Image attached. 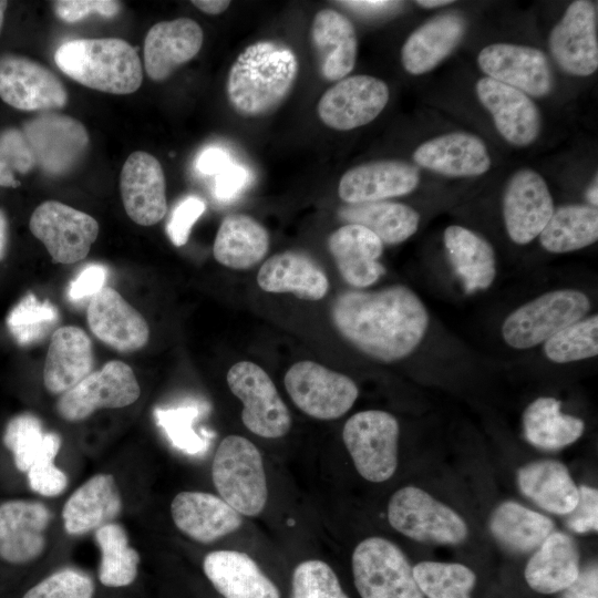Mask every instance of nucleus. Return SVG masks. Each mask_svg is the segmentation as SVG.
I'll use <instances>...</instances> for the list:
<instances>
[{
    "mask_svg": "<svg viewBox=\"0 0 598 598\" xmlns=\"http://www.w3.org/2000/svg\"><path fill=\"white\" fill-rule=\"evenodd\" d=\"M331 319L355 349L385 363L410 355L429 327L424 303L402 285L378 291L342 292L332 303Z\"/></svg>",
    "mask_w": 598,
    "mask_h": 598,
    "instance_id": "f257e3e1",
    "label": "nucleus"
},
{
    "mask_svg": "<svg viewBox=\"0 0 598 598\" xmlns=\"http://www.w3.org/2000/svg\"><path fill=\"white\" fill-rule=\"evenodd\" d=\"M299 64L292 49L275 40L245 48L233 63L226 84L229 103L244 116L275 111L289 95Z\"/></svg>",
    "mask_w": 598,
    "mask_h": 598,
    "instance_id": "f03ea898",
    "label": "nucleus"
},
{
    "mask_svg": "<svg viewBox=\"0 0 598 598\" xmlns=\"http://www.w3.org/2000/svg\"><path fill=\"white\" fill-rule=\"evenodd\" d=\"M58 68L84 86L112 94L135 92L143 81L136 50L123 39H76L54 54Z\"/></svg>",
    "mask_w": 598,
    "mask_h": 598,
    "instance_id": "7ed1b4c3",
    "label": "nucleus"
},
{
    "mask_svg": "<svg viewBox=\"0 0 598 598\" xmlns=\"http://www.w3.org/2000/svg\"><path fill=\"white\" fill-rule=\"evenodd\" d=\"M213 483L220 497L239 514H260L268 499L262 457L252 442L240 435L221 440L212 464Z\"/></svg>",
    "mask_w": 598,
    "mask_h": 598,
    "instance_id": "20e7f679",
    "label": "nucleus"
},
{
    "mask_svg": "<svg viewBox=\"0 0 598 598\" xmlns=\"http://www.w3.org/2000/svg\"><path fill=\"white\" fill-rule=\"evenodd\" d=\"M589 309L588 297L579 290L548 291L508 315L502 324V336L512 348L529 349L585 318Z\"/></svg>",
    "mask_w": 598,
    "mask_h": 598,
    "instance_id": "39448f33",
    "label": "nucleus"
},
{
    "mask_svg": "<svg viewBox=\"0 0 598 598\" xmlns=\"http://www.w3.org/2000/svg\"><path fill=\"white\" fill-rule=\"evenodd\" d=\"M388 520L396 532L421 543L458 545L468 535L465 520L454 509L415 486L392 495Z\"/></svg>",
    "mask_w": 598,
    "mask_h": 598,
    "instance_id": "423d86ee",
    "label": "nucleus"
},
{
    "mask_svg": "<svg viewBox=\"0 0 598 598\" xmlns=\"http://www.w3.org/2000/svg\"><path fill=\"white\" fill-rule=\"evenodd\" d=\"M352 573L361 598H424L404 553L383 537H369L357 545Z\"/></svg>",
    "mask_w": 598,
    "mask_h": 598,
    "instance_id": "0eeeda50",
    "label": "nucleus"
},
{
    "mask_svg": "<svg viewBox=\"0 0 598 598\" xmlns=\"http://www.w3.org/2000/svg\"><path fill=\"white\" fill-rule=\"evenodd\" d=\"M399 433L396 419L385 411H361L347 420L343 443L364 480L381 483L392 477L398 467Z\"/></svg>",
    "mask_w": 598,
    "mask_h": 598,
    "instance_id": "6e6552de",
    "label": "nucleus"
},
{
    "mask_svg": "<svg viewBox=\"0 0 598 598\" xmlns=\"http://www.w3.org/2000/svg\"><path fill=\"white\" fill-rule=\"evenodd\" d=\"M227 383L243 403L241 420L250 432L265 439H279L289 432V410L261 367L239 361L228 370Z\"/></svg>",
    "mask_w": 598,
    "mask_h": 598,
    "instance_id": "1a4fd4ad",
    "label": "nucleus"
},
{
    "mask_svg": "<svg viewBox=\"0 0 598 598\" xmlns=\"http://www.w3.org/2000/svg\"><path fill=\"white\" fill-rule=\"evenodd\" d=\"M283 383L295 405L318 420L342 416L359 395L357 384L348 375L309 360L292 364Z\"/></svg>",
    "mask_w": 598,
    "mask_h": 598,
    "instance_id": "9d476101",
    "label": "nucleus"
},
{
    "mask_svg": "<svg viewBox=\"0 0 598 598\" xmlns=\"http://www.w3.org/2000/svg\"><path fill=\"white\" fill-rule=\"evenodd\" d=\"M140 394L141 389L132 368L122 361L113 360L63 393L56 403V410L62 419L76 422L100 409L131 405Z\"/></svg>",
    "mask_w": 598,
    "mask_h": 598,
    "instance_id": "9b49d317",
    "label": "nucleus"
},
{
    "mask_svg": "<svg viewBox=\"0 0 598 598\" xmlns=\"http://www.w3.org/2000/svg\"><path fill=\"white\" fill-rule=\"evenodd\" d=\"M29 227L60 264L84 259L99 235L95 218L56 200L39 205L30 217Z\"/></svg>",
    "mask_w": 598,
    "mask_h": 598,
    "instance_id": "f8f14e48",
    "label": "nucleus"
},
{
    "mask_svg": "<svg viewBox=\"0 0 598 598\" xmlns=\"http://www.w3.org/2000/svg\"><path fill=\"white\" fill-rule=\"evenodd\" d=\"M389 96L385 82L358 74L329 87L320 97L317 111L327 126L350 131L372 122L388 104Z\"/></svg>",
    "mask_w": 598,
    "mask_h": 598,
    "instance_id": "ddd939ff",
    "label": "nucleus"
},
{
    "mask_svg": "<svg viewBox=\"0 0 598 598\" xmlns=\"http://www.w3.org/2000/svg\"><path fill=\"white\" fill-rule=\"evenodd\" d=\"M481 70L497 82L536 97L548 95L554 74L546 54L537 48L494 43L478 53Z\"/></svg>",
    "mask_w": 598,
    "mask_h": 598,
    "instance_id": "4468645a",
    "label": "nucleus"
},
{
    "mask_svg": "<svg viewBox=\"0 0 598 598\" xmlns=\"http://www.w3.org/2000/svg\"><path fill=\"white\" fill-rule=\"evenodd\" d=\"M0 97L22 111L61 109L68 101L65 87L52 71L14 54L0 58Z\"/></svg>",
    "mask_w": 598,
    "mask_h": 598,
    "instance_id": "2eb2a0df",
    "label": "nucleus"
},
{
    "mask_svg": "<svg viewBox=\"0 0 598 598\" xmlns=\"http://www.w3.org/2000/svg\"><path fill=\"white\" fill-rule=\"evenodd\" d=\"M545 179L533 169H520L508 179L503 194V217L509 238L526 245L535 239L554 213Z\"/></svg>",
    "mask_w": 598,
    "mask_h": 598,
    "instance_id": "dca6fc26",
    "label": "nucleus"
},
{
    "mask_svg": "<svg viewBox=\"0 0 598 598\" xmlns=\"http://www.w3.org/2000/svg\"><path fill=\"white\" fill-rule=\"evenodd\" d=\"M548 44L565 72L577 76L592 74L598 68L596 6L587 0L571 2L553 28Z\"/></svg>",
    "mask_w": 598,
    "mask_h": 598,
    "instance_id": "f3484780",
    "label": "nucleus"
},
{
    "mask_svg": "<svg viewBox=\"0 0 598 598\" xmlns=\"http://www.w3.org/2000/svg\"><path fill=\"white\" fill-rule=\"evenodd\" d=\"M23 134L35 164L48 174L70 171L83 156L89 144L85 127L75 118L48 113L24 125Z\"/></svg>",
    "mask_w": 598,
    "mask_h": 598,
    "instance_id": "a211bd4d",
    "label": "nucleus"
},
{
    "mask_svg": "<svg viewBox=\"0 0 598 598\" xmlns=\"http://www.w3.org/2000/svg\"><path fill=\"white\" fill-rule=\"evenodd\" d=\"M120 189L127 216L141 226H152L166 214V183L159 162L146 152H134L125 161Z\"/></svg>",
    "mask_w": 598,
    "mask_h": 598,
    "instance_id": "6ab92c4d",
    "label": "nucleus"
},
{
    "mask_svg": "<svg viewBox=\"0 0 598 598\" xmlns=\"http://www.w3.org/2000/svg\"><path fill=\"white\" fill-rule=\"evenodd\" d=\"M51 512L41 502L10 499L0 505V558L20 565L43 553Z\"/></svg>",
    "mask_w": 598,
    "mask_h": 598,
    "instance_id": "aec40b11",
    "label": "nucleus"
},
{
    "mask_svg": "<svg viewBox=\"0 0 598 598\" xmlns=\"http://www.w3.org/2000/svg\"><path fill=\"white\" fill-rule=\"evenodd\" d=\"M86 319L92 333L116 351H136L148 342L146 320L113 288L104 287L91 298Z\"/></svg>",
    "mask_w": 598,
    "mask_h": 598,
    "instance_id": "412c9836",
    "label": "nucleus"
},
{
    "mask_svg": "<svg viewBox=\"0 0 598 598\" xmlns=\"http://www.w3.org/2000/svg\"><path fill=\"white\" fill-rule=\"evenodd\" d=\"M476 94L508 143L527 146L538 137L540 114L528 95L487 76L477 81Z\"/></svg>",
    "mask_w": 598,
    "mask_h": 598,
    "instance_id": "4be33fe9",
    "label": "nucleus"
},
{
    "mask_svg": "<svg viewBox=\"0 0 598 598\" xmlns=\"http://www.w3.org/2000/svg\"><path fill=\"white\" fill-rule=\"evenodd\" d=\"M419 182L420 171L415 165L395 159L377 161L346 172L338 194L347 204L381 202L412 193Z\"/></svg>",
    "mask_w": 598,
    "mask_h": 598,
    "instance_id": "5701e85b",
    "label": "nucleus"
},
{
    "mask_svg": "<svg viewBox=\"0 0 598 598\" xmlns=\"http://www.w3.org/2000/svg\"><path fill=\"white\" fill-rule=\"evenodd\" d=\"M176 527L189 538L209 544L243 525V516L221 497L205 492H181L172 501Z\"/></svg>",
    "mask_w": 598,
    "mask_h": 598,
    "instance_id": "b1692460",
    "label": "nucleus"
},
{
    "mask_svg": "<svg viewBox=\"0 0 598 598\" xmlns=\"http://www.w3.org/2000/svg\"><path fill=\"white\" fill-rule=\"evenodd\" d=\"M203 30L188 18L161 21L147 32L144 42V63L154 81L167 79L178 66L192 60L203 44Z\"/></svg>",
    "mask_w": 598,
    "mask_h": 598,
    "instance_id": "393cba45",
    "label": "nucleus"
},
{
    "mask_svg": "<svg viewBox=\"0 0 598 598\" xmlns=\"http://www.w3.org/2000/svg\"><path fill=\"white\" fill-rule=\"evenodd\" d=\"M327 244L341 277L350 286L369 287L385 274L379 262L383 244L368 228L343 225L329 236Z\"/></svg>",
    "mask_w": 598,
    "mask_h": 598,
    "instance_id": "a878e982",
    "label": "nucleus"
},
{
    "mask_svg": "<svg viewBox=\"0 0 598 598\" xmlns=\"http://www.w3.org/2000/svg\"><path fill=\"white\" fill-rule=\"evenodd\" d=\"M311 45L320 75L330 82L340 81L354 68L358 39L352 22L333 9L315 14L310 29Z\"/></svg>",
    "mask_w": 598,
    "mask_h": 598,
    "instance_id": "bb28decb",
    "label": "nucleus"
},
{
    "mask_svg": "<svg viewBox=\"0 0 598 598\" xmlns=\"http://www.w3.org/2000/svg\"><path fill=\"white\" fill-rule=\"evenodd\" d=\"M414 162L451 177L478 176L491 167L485 143L477 136L453 132L431 138L413 153Z\"/></svg>",
    "mask_w": 598,
    "mask_h": 598,
    "instance_id": "cd10ccee",
    "label": "nucleus"
},
{
    "mask_svg": "<svg viewBox=\"0 0 598 598\" xmlns=\"http://www.w3.org/2000/svg\"><path fill=\"white\" fill-rule=\"evenodd\" d=\"M205 576L225 598H280L277 586L257 563L238 550H214L203 561Z\"/></svg>",
    "mask_w": 598,
    "mask_h": 598,
    "instance_id": "c85d7f7f",
    "label": "nucleus"
},
{
    "mask_svg": "<svg viewBox=\"0 0 598 598\" xmlns=\"http://www.w3.org/2000/svg\"><path fill=\"white\" fill-rule=\"evenodd\" d=\"M466 20L457 12L439 14L424 22L405 40L401 61L406 72L420 75L433 70L462 41Z\"/></svg>",
    "mask_w": 598,
    "mask_h": 598,
    "instance_id": "c756f323",
    "label": "nucleus"
},
{
    "mask_svg": "<svg viewBox=\"0 0 598 598\" xmlns=\"http://www.w3.org/2000/svg\"><path fill=\"white\" fill-rule=\"evenodd\" d=\"M92 368L90 337L74 326L54 330L43 369L45 389L52 394H63L93 372Z\"/></svg>",
    "mask_w": 598,
    "mask_h": 598,
    "instance_id": "7c9ffc66",
    "label": "nucleus"
},
{
    "mask_svg": "<svg viewBox=\"0 0 598 598\" xmlns=\"http://www.w3.org/2000/svg\"><path fill=\"white\" fill-rule=\"evenodd\" d=\"M122 509L118 487L111 474H96L65 502L62 519L65 532L80 536L112 523Z\"/></svg>",
    "mask_w": 598,
    "mask_h": 598,
    "instance_id": "2f4dec72",
    "label": "nucleus"
},
{
    "mask_svg": "<svg viewBox=\"0 0 598 598\" xmlns=\"http://www.w3.org/2000/svg\"><path fill=\"white\" fill-rule=\"evenodd\" d=\"M258 286L267 292H291L305 300H320L329 289L322 269L307 255L283 251L271 256L260 267Z\"/></svg>",
    "mask_w": 598,
    "mask_h": 598,
    "instance_id": "473e14b6",
    "label": "nucleus"
},
{
    "mask_svg": "<svg viewBox=\"0 0 598 598\" xmlns=\"http://www.w3.org/2000/svg\"><path fill=\"white\" fill-rule=\"evenodd\" d=\"M579 551L573 537L553 532L529 558L524 576L527 585L539 594H556L578 577Z\"/></svg>",
    "mask_w": 598,
    "mask_h": 598,
    "instance_id": "72a5a7b5",
    "label": "nucleus"
},
{
    "mask_svg": "<svg viewBox=\"0 0 598 598\" xmlns=\"http://www.w3.org/2000/svg\"><path fill=\"white\" fill-rule=\"evenodd\" d=\"M517 481L520 492L546 512L568 515L578 503V487L558 461L532 462L519 468Z\"/></svg>",
    "mask_w": 598,
    "mask_h": 598,
    "instance_id": "f704fd0d",
    "label": "nucleus"
},
{
    "mask_svg": "<svg viewBox=\"0 0 598 598\" xmlns=\"http://www.w3.org/2000/svg\"><path fill=\"white\" fill-rule=\"evenodd\" d=\"M444 245L452 266L467 293L491 287L496 277L492 245L481 235L458 225L444 230Z\"/></svg>",
    "mask_w": 598,
    "mask_h": 598,
    "instance_id": "c9c22d12",
    "label": "nucleus"
},
{
    "mask_svg": "<svg viewBox=\"0 0 598 598\" xmlns=\"http://www.w3.org/2000/svg\"><path fill=\"white\" fill-rule=\"evenodd\" d=\"M269 234L256 219L244 214L226 216L215 237L213 254L223 266L248 269L268 252Z\"/></svg>",
    "mask_w": 598,
    "mask_h": 598,
    "instance_id": "e433bc0d",
    "label": "nucleus"
},
{
    "mask_svg": "<svg viewBox=\"0 0 598 598\" xmlns=\"http://www.w3.org/2000/svg\"><path fill=\"white\" fill-rule=\"evenodd\" d=\"M489 530L507 550L525 554L537 549L554 532V522L517 502L499 504L489 517Z\"/></svg>",
    "mask_w": 598,
    "mask_h": 598,
    "instance_id": "4c0bfd02",
    "label": "nucleus"
},
{
    "mask_svg": "<svg viewBox=\"0 0 598 598\" xmlns=\"http://www.w3.org/2000/svg\"><path fill=\"white\" fill-rule=\"evenodd\" d=\"M561 403L551 396L533 401L523 413L524 436L535 447L560 450L575 443L585 431L581 419L564 414Z\"/></svg>",
    "mask_w": 598,
    "mask_h": 598,
    "instance_id": "58836bf2",
    "label": "nucleus"
},
{
    "mask_svg": "<svg viewBox=\"0 0 598 598\" xmlns=\"http://www.w3.org/2000/svg\"><path fill=\"white\" fill-rule=\"evenodd\" d=\"M338 216L348 224L371 230L382 244L395 245L410 238L419 227L420 215L412 207L393 202L347 204Z\"/></svg>",
    "mask_w": 598,
    "mask_h": 598,
    "instance_id": "ea45409f",
    "label": "nucleus"
},
{
    "mask_svg": "<svg viewBox=\"0 0 598 598\" xmlns=\"http://www.w3.org/2000/svg\"><path fill=\"white\" fill-rule=\"evenodd\" d=\"M598 239V210L589 205H566L554 210L539 234L549 252L564 254L585 248Z\"/></svg>",
    "mask_w": 598,
    "mask_h": 598,
    "instance_id": "a19ab883",
    "label": "nucleus"
},
{
    "mask_svg": "<svg viewBox=\"0 0 598 598\" xmlns=\"http://www.w3.org/2000/svg\"><path fill=\"white\" fill-rule=\"evenodd\" d=\"M3 444L13 454L17 468L28 472L38 461L54 460L61 447V439L54 432L45 433L35 415L22 413L7 424Z\"/></svg>",
    "mask_w": 598,
    "mask_h": 598,
    "instance_id": "79ce46f5",
    "label": "nucleus"
},
{
    "mask_svg": "<svg viewBox=\"0 0 598 598\" xmlns=\"http://www.w3.org/2000/svg\"><path fill=\"white\" fill-rule=\"evenodd\" d=\"M94 536L101 551L100 582L110 588L133 584L138 574L140 555L130 546L125 529L109 523L97 528Z\"/></svg>",
    "mask_w": 598,
    "mask_h": 598,
    "instance_id": "37998d69",
    "label": "nucleus"
},
{
    "mask_svg": "<svg viewBox=\"0 0 598 598\" xmlns=\"http://www.w3.org/2000/svg\"><path fill=\"white\" fill-rule=\"evenodd\" d=\"M413 575L426 598H471L477 580L471 568L458 563L421 561Z\"/></svg>",
    "mask_w": 598,
    "mask_h": 598,
    "instance_id": "c03bdc74",
    "label": "nucleus"
},
{
    "mask_svg": "<svg viewBox=\"0 0 598 598\" xmlns=\"http://www.w3.org/2000/svg\"><path fill=\"white\" fill-rule=\"evenodd\" d=\"M548 360L569 363L594 358L598 354V316L582 318L561 329L544 344Z\"/></svg>",
    "mask_w": 598,
    "mask_h": 598,
    "instance_id": "a18cd8bd",
    "label": "nucleus"
},
{
    "mask_svg": "<svg viewBox=\"0 0 598 598\" xmlns=\"http://www.w3.org/2000/svg\"><path fill=\"white\" fill-rule=\"evenodd\" d=\"M59 311L49 300L39 301L33 293L24 296L10 311L7 326L20 346L39 342L53 329Z\"/></svg>",
    "mask_w": 598,
    "mask_h": 598,
    "instance_id": "49530a36",
    "label": "nucleus"
},
{
    "mask_svg": "<svg viewBox=\"0 0 598 598\" xmlns=\"http://www.w3.org/2000/svg\"><path fill=\"white\" fill-rule=\"evenodd\" d=\"M291 598H349L333 569L309 559L297 565L291 579Z\"/></svg>",
    "mask_w": 598,
    "mask_h": 598,
    "instance_id": "de8ad7c7",
    "label": "nucleus"
},
{
    "mask_svg": "<svg viewBox=\"0 0 598 598\" xmlns=\"http://www.w3.org/2000/svg\"><path fill=\"white\" fill-rule=\"evenodd\" d=\"M92 578L74 568H62L31 587L22 598H93Z\"/></svg>",
    "mask_w": 598,
    "mask_h": 598,
    "instance_id": "09e8293b",
    "label": "nucleus"
},
{
    "mask_svg": "<svg viewBox=\"0 0 598 598\" xmlns=\"http://www.w3.org/2000/svg\"><path fill=\"white\" fill-rule=\"evenodd\" d=\"M35 165L34 155L23 134L17 128L0 133V186L18 187L16 173H27Z\"/></svg>",
    "mask_w": 598,
    "mask_h": 598,
    "instance_id": "8fccbe9b",
    "label": "nucleus"
},
{
    "mask_svg": "<svg viewBox=\"0 0 598 598\" xmlns=\"http://www.w3.org/2000/svg\"><path fill=\"white\" fill-rule=\"evenodd\" d=\"M198 413L195 406L155 410L157 424L163 427L172 444L188 454H197L206 446V442L193 429Z\"/></svg>",
    "mask_w": 598,
    "mask_h": 598,
    "instance_id": "3c124183",
    "label": "nucleus"
},
{
    "mask_svg": "<svg viewBox=\"0 0 598 598\" xmlns=\"http://www.w3.org/2000/svg\"><path fill=\"white\" fill-rule=\"evenodd\" d=\"M205 209L204 200L196 196L185 197L175 206L166 225L167 235L175 246L187 243L193 225Z\"/></svg>",
    "mask_w": 598,
    "mask_h": 598,
    "instance_id": "603ef678",
    "label": "nucleus"
},
{
    "mask_svg": "<svg viewBox=\"0 0 598 598\" xmlns=\"http://www.w3.org/2000/svg\"><path fill=\"white\" fill-rule=\"evenodd\" d=\"M27 474L30 488L42 496H58L68 486V477L54 465V460L35 462Z\"/></svg>",
    "mask_w": 598,
    "mask_h": 598,
    "instance_id": "864d4df0",
    "label": "nucleus"
},
{
    "mask_svg": "<svg viewBox=\"0 0 598 598\" xmlns=\"http://www.w3.org/2000/svg\"><path fill=\"white\" fill-rule=\"evenodd\" d=\"M121 3L113 0H60L54 2L56 16L66 22H76L91 14L112 18L118 13Z\"/></svg>",
    "mask_w": 598,
    "mask_h": 598,
    "instance_id": "5fc2aeb1",
    "label": "nucleus"
},
{
    "mask_svg": "<svg viewBox=\"0 0 598 598\" xmlns=\"http://www.w3.org/2000/svg\"><path fill=\"white\" fill-rule=\"evenodd\" d=\"M579 499L566 519V526L578 534L598 529V491L586 485L578 487Z\"/></svg>",
    "mask_w": 598,
    "mask_h": 598,
    "instance_id": "6e6d98bb",
    "label": "nucleus"
},
{
    "mask_svg": "<svg viewBox=\"0 0 598 598\" xmlns=\"http://www.w3.org/2000/svg\"><path fill=\"white\" fill-rule=\"evenodd\" d=\"M107 271L99 264L87 265L78 277L70 283L69 298L79 301L87 297H93L104 288Z\"/></svg>",
    "mask_w": 598,
    "mask_h": 598,
    "instance_id": "4d7b16f0",
    "label": "nucleus"
},
{
    "mask_svg": "<svg viewBox=\"0 0 598 598\" xmlns=\"http://www.w3.org/2000/svg\"><path fill=\"white\" fill-rule=\"evenodd\" d=\"M248 172L239 165L230 163L216 175L215 195L220 200L235 198L247 185Z\"/></svg>",
    "mask_w": 598,
    "mask_h": 598,
    "instance_id": "13d9d810",
    "label": "nucleus"
},
{
    "mask_svg": "<svg viewBox=\"0 0 598 598\" xmlns=\"http://www.w3.org/2000/svg\"><path fill=\"white\" fill-rule=\"evenodd\" d=\"M560 592V598H598L597 564L591 563L580 569L577 579Z\"/></svg>",
    "mask_w": 598,
    "mask_h": 598,
    "instance_id": "bf43d9fd",
    "label": "nucleus"
},
{
    "mask_svg": "<svg viewBox=\"0 0 598 598\" xmlns=\"http://www.w3.org/2000/svg\"><path fill=\"white\" fill-rule=\"evenodd\" d=\"M230 164L228 154L219 147L204 150L196 161V168L206 175H217Z\"/></svg>",
    "mask_w": 598,
    "mask_h": 598,
    "instance_id": "052dcab7",
    "label": "nucleus"
},
{
    "mask_svg": "<svg viewBox=\"0 0 598 598\" xmlns=\"http://www.w3.org/2000/svg\"><path fill=\"white\" fill-rule=\"evenodd\" d=\"M346 8L367 17H380L396 10L401 2L386 0L339 1Z\"/></svg>",
    "mask_w": 598,
    "mask_h": 598,
    "instance_id": "680f3d73",
    "label": "nucleus"
},
{
    "mask_svg": "<svg viewBox=\"0 0 598 598\" xmlns=\"http://www.w3.org/2000/svg\"><path fill=\"white\" fill-rule=\"evenodd\" d=\"M192 3L207 14H219L230 4L227 0H194Z\"/></svg>",
    "mask_w": 598,
    "mask_h": 598,
    "instance_id": "e2e57ef3",
    "label": "nucleus"
},
{
    "mask_svg": "<svg viewBox=\"0 0 598 598\" xmlns=\"http://www.w3.org/2000/svg\"><path fill=\"white\" fill-rule=\"evenodd\" d=\"M7 218L2 209H0V260L3 259L7 247Z\"/></svg>",
    "mask_w": 598,
    "mask_h": 598,
    "instance_id": "0e129e2a",
    "label": "nucleus"
},
{
    "mask_svg": "<svg viewBox=\"0 0 598 598\" xmlns=\"http://www.w3.org/2000/svg\"><path fill=\"white\" fill-rule=\"evenodd\" d=\"M453 1H451V0H417L416 4H419L420 7H423V8L431 9V8L443 7V6L450 4Z\"/></svg>",
    "mask_w": 598,
    "mask_h": 598,
    "instance_id": "69168bd1",
    "label": "nucleus"
},
{
    "mask_svg": "<svg viewBox=\"0 0 598 598\" xmlns=\"http://www.w3.org/2000/svg\"><path fill=\"white\" fill-rule=\"evenodd\" d=\"M597 175L595 177V181L594 183L590 185L588 192H587V198L589 200V203L591 204V206H597L598 204V188H597Z\"/></svg>",
    "mask_w": 598,
    "mask_h": 598,
    "instance_id": "338daca9",
    "label": "nucleus"
},
{
    "mask_svg": "<svg viewBox=\"0 0 598 598\" xmlns=\"http://www.w3.org/2000/svg\"><path fill=\"white\" fill-rule=\"evenodd\" d=\"M7 4H8L7 1L0 0V29H1L2 23H3L4 11L7 9Z\"/></svg>",
    "mask_w": 598,
    "mask_h": 598,
    "instance_id": "774afa93",
    "label": "nucleus"
}]
</instances>
